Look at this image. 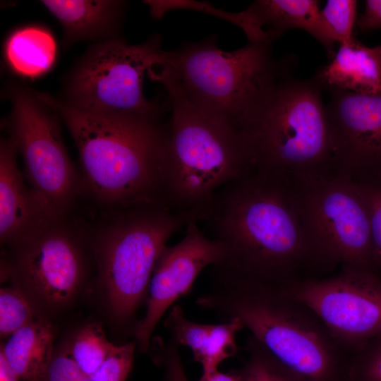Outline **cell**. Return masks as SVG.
I'll list each match as a JSON object with an SVG mask.
<instances>
[{
	"label": "cell",
	"mask_w": 381,
	"mask_h": 381,
	"mask_svg": "<svg viewBox=\"0 0 381 381\" xmlns=\"http://www.w3.org/2000/svg\"><path fill=\"white\" fill-rule=\"evenodd\" d=\"M42 381H91L72 358L68 348L54 354Z\"/></svg>",
	"instance_id": "29"
},
{
	"label": "cell",
	"mask_w": 381,
	"mask_h": 381,
	"mask_svg": "<svg viewBox=\"0 0 381 381\" xmlns=\"http://www.w3.org/2000/svg\"><path fill=\"white\" fill-rule=\"evenodd\" d=\"M326 90L336 174L351 180L381 176V92Z\"/></svg>",
	"instance_id": "13"
},
{
	"label": "cell",
	"mask_w": 381,
	"mask_h": 381,
	"mask_svg": "<svg viewBox=\"0 0 381 381\" xmlns=\"http://www.w3.org/2000/svg\"><path fill=\"white\" fill-rule=\"evenodd\" d=\"M233 24L250 42H274L291 29H301L317 40L327 56L335 54V40L325 25L316 0H256L234 13Z\"/></svg>",
	"instance_id": "15"
},
{
	"label": "cell",
	"mask_w": 381,
	"mask_h": 381,
	"mask_svg": "<svg viewBox=\"0 0 381 381\" xmlns=\"http://www.w3.org/2000/svg\"><path fill=\"white\" fill-rule=\"evenodd\" d=\"M196 303L251 336L303 381H349L352 354L317 314L279 288L212 282Z\"/></svg>",
	"instance_id": "4"
},
{
	"label": "cell",
	"mask_w": 381,
	"mask_h": 381,
	"mask_svg": "<svg viewBox=\"0 0 381 381\" xmlns=\"http://www.w3.org/2000/svg\"><path fill=\"white\" fill-rule=\"evenodd\" d=\"M357 23L363 32L381 29V0L365 1L364 12Z\"/></svg>",
	"instance_id": "30"
},
{
	"label": "cell",
	"mask_w": 381,
	"mask_h": 381,
	"mask_svg": "<svg viewBox=\"0 0 381 381\" xmlns=\"http://www.w3.org/2000/svg\"><path fill=\"white\" fill-rule=\"evenodd\" d=\"M37 95L59 114L75 143L83 195L109 212L166 205L159 171L167 132L162 117L92 113Z\"/></svg>",
	"instance_id": "2"
},
{
	"label": "cell",
	"mask_w": 381,
	"mask_h": 381,
	"mask_svg": "<svg viewBox=\"0 0 381 381\" xmlns=\"http://www.w3.org/2000/svg\"><path fill=\"white\" fill-rule=\"evenodd\" d=\"M279 289L312 309L352 356L381 335V277L374 272L339 270Z\"/></svg>",
	"instance_id": "12"
},
{
	"label": "cell",
	"mask_w": 381,
	"mask_h": 381,
	"mask_svg": "<svg viewBox=\"0 0 381 381\" xmlns=\"http://www.w3.org/2000/svg\"><path fill=\"white\" fill-rule=\"evenodd\" d=\"M356 6L355 0H328L320 10L325 25L339 44H348L354 40Z\"/></svg>",
	"instance_id": "26"
},
{
	"label": "cell",
	"mask_w": 381,
	"mask_h": 381,
	"mask_svg": "<svg viewBox=\"0 0 381 381\" xmlns=\"http://www.w3.org/2000/svg\"><path fill=\"white\" fill-rule=\"evenodd\" d=\"M115 346L108 341L99 324L89 323L78 330L67 348L77 365L90 376Z\"/></svg>",
	"instance_id": "23"
},
{
	"label": "cell",
	"mask_w": 381,
	"mask_h": 381,
	"mask_svg": "<svg viewBox=\"0 0 381 381\" xmlns=\"http://www.w3.org/2000/svg\"><path fill=\"white\" fill-rule=\"evenodd\" d=\"M18 151L8 137L0 143V241L11 245L49 215L42 207L17 164Z\"/></svg>",
	"instance_id": "16"
},
{
	"label": "cell",
	"mask_w": 381,
	"mask_h": 381,
	"mask_svg": "<svg viewBox=\"0 0 381 381\" xmlns=\"http://www.w3.org/2000/svg\"><path fill=\"white\" fill-rule=\"evenodd\" d=\"M311 236L326 276L375 272L368 212L354 182L337 174L300 179Z\"/></svg>",
	"instance_id": "10"
},
{
	"label": "cell",
	"mask_w": 381,
	"mask_h": 381,
	"mask_svg": "<svg viewBox=\"0 0 381 381\" xmlns=\"http://www.w3.org/2000/svg\"><path fill=\"white\" fill-rule=\"evenodd\" d=\"M59 20L63 46L84 41L95 43L119 38L127 2L118 0H43Z\"/></svg>",
	"instance_id": "17"
},
{
	"label": "cell",
	"mask_w": 381,
	"mask_h": 381,
	"mask_svg": "<svg viewBox=\"0 0 381 381\" xmlns=\"http://www.w3.org/2000/svg\"><path fill=\"white\" fill-rule=\"evenodd\" d=\"M349 381H381V335L353 354Z\"/></svg>",
	"instance_id": "27"
},
{
	"label": "cell",
	"mask_w": 381,
	"mask_h": 381,
	"mask_svg": "<svg viewBox=\"0 0 381 381\" xmlns=\"http://www.w3.org/2000/svg\"><path fill=\"white\" fill-rule=\"evenodd\" d=\"M246 350V362L235 370L238 381H303L252 336L247 340Z\"/></svg>",
	"instance_id": "22"
},
{
	"label": "cell",
	"mask_w": 381,
	"mask_h": 381,
	"mask_svg": "<svg viewBox=\"0 0 381 381\" xmlns=\"http://www.w3.org/2000/svg\"><path fill=\"white\" fill-rule=\"evenodd\" d=\"M315 78L322 88L363 94L381 92V45L370 47L356 40L339 48Z\"/></svg>",
	"instance_id": "19"
},
{
	"label": "cell",
	"mask_w": 381,
	"mask_h": 381,
	"mask_svg": "<svg viewBox=\"0 0 381 381\" xmlns=\"http://www.w3.org/2000/svg\"><path fill=\"white\" fill-rule=\"evenodd\" d=\"M34 313L27 297L16 287L0 290V334L4 338L33 321Z\"/></svg>",
	"instance_id": "24"
},
{
	"label": "cell",
	"mask_w": 381,
	"mask_h": 381,
	"mask_svg": "<svg viewBox=\"0 0 381 381\" xmlns=\"http://www.w3.org/2000/svg\"><path fill=\"white\" fill-rule=\"evenodd\" d=\"M164 325L174 344L192 350L195 361L202 365V374L218 370L222 361L236 355V334L244 328L237 318L217 325L193 322L178 305L172 306Z\"/></svg>",
	"instance_id": "18"
},
{
	"label": "cell",
	"mask_w": 381,
	"mask_h": 381,
	"mask_svg": "<svg viewBox=\"0 0 381 381\" xmlns=\"http://www.w3.org/2000/svg\"><path fill=\"white\" fill-rule=\"evenodd\" d=\"M199 381H238L236 370L222 373L219 370L209 374H202Z\"/></svg>",
	"instance_id": "32"
},
{
	"label": "cell",
	"mask_w": 381,
	"mask_h": 381,
	"mask_svg": "<svg viewBox=\"0 0 381 381\" xmlns=\"http://www.w3.org/2000/svg\"><path fill=\"white\" fill-rule=\"evenodd\" d=\"M167 381H187L184 369L181 368H174L169 370L166 373Z\"/></svg>",
	"instance_id": "33"
},
{
	"label": "cell",
	"mask_w": 381,
	"mask_h": 381,
	"mask_svg": "<svg viewBox=\"0 0 381 381\" xmlns=\"http://www.w3.org/2000/svg\"><path fill=\"white\" fill-rule=\"evenodd\" d=\"M352 181L368 210L373 265L378 274L381 270V176Z\"/></svg>",
	"instance_id": "25"
},
{
	"label": "cell",
	"mask_w": 381,
	"mask_h": 381,
	"mask_svg": "<svg viewBox=\"0 0 381 381\" xmlns=\"http://www.w3.org/2000/svg\"><path fill=\"white\" fill-rule=\"evenodd\" d=\"M21 380L7 362L0 351V381H20Z\"/></svg>",
	"instance_id": "31"
},
{
	"label": "cell",
	"mask_w": 381,
	"mask_h": 381,
	"mask_svg": "<svg viewBox=\"0 0 381 381\" xmlns=\"http://www.w3.org/2000/svg\"><path fill=\"white\" fill-rule=\"evenodd\" d=\"M88 244L84 223L70 215L49 217L8 246L6 271L44 302L62 305L84 279Z\"/></svg>",
	"instance_id": "11"
},
{
	"label": "cell",
	"mask_w": 381,
	"mask_h": 381,
	"mask_svg": "<svg viewBox=\"0 0 381 381\" xmlns=\"http://www.w3.org/2000/svg\"><path fill=\"white\" fill-rule=\"evenodd\" d=\"M52 325L38 319L11 334L1 351L11 367L23 381H42L54 356Z\"/></svg>",
	"instance_id": "20"
},
{
	"label": "cell",
	"mask_w": 381,
	"mask_h": 381,
	"mask_svg": "<svg viewBox=\"0 0 381 381\" xmlns=\"http://www.w3.org/2000/svg\"><path fill=\"white\" fill-rule=\"evenodd\" d=\"M289 65L270 85L239 127L253 170L303 179L334 175L322 87L315 77L291 76Z\"/></svg>",
	"instance_id": "5"
},
{
	"label": "cell",
	"mask_w": 381,
	"mask_h": 381,
	"mask_svg": "<svg viewBox=\"0 0 381 381\" xmlns=\"http://www.w3.org/2000/svg\"><path fill=\"white\" fill-rule=\"evenodd\" d=\"M195 213H177L163 204L109 212L95 225L85 224L98 274L111 311L120 322L129 320L147 294L157 261L170 237Z\"/></svg>",
	"instance_id": "6"
},
{
	"label": "cell",
	"mask_w": 381,
	"mask_h": 381,
	"mask_svg": "<svg viewBox=\"0 0 381 381\" xmlns=\"http://www.w3.org/2000/svg\"><path fill=\"white\" fill-rule=\"evenodd\" d=\"M7 93L8 137L23 158L29 187L49 215H70L82 184L62 139L61 117L34 90L12 83Z\"/></svg>",
	"instance_id": "9"
},
{
	"label": "cell",
	"mask_w": 381,
	"mask_h": 381,
	"mask_svg": "<svg viewBox=\"0 0 381 381\" xmlns=\"http://www.w3.org/2000/svg\"><path fill=\"white\" fill-rule=\"evenodd\" d=\"M198 223H188L184 237L176 244L167 246L157 261L145 315L131 329L143 352L149 349L151 335L165 312L190 290L203 269L216 265L223 258L222 245L202 231Z\"/></svg>",
	"instance_id": "14"
},
{
	"label": "cell",
	"mask_w": 381,
	"mask_h": 381,
	"mask_svg": "<svg viewBox=\"0 0 381 381\" xmlns=\"http://www.w3.org/2000/svg\"><path fill=\"white\" fill-rule=\"evenodd\" d=\"M135 344L115 346L101 365L90 375L91 381H125L132 368Z\"/></svg>",
	"instance_id": "28"
},
{
	"label": "cell",
	"mask_w": 381,
	"mask_h": 381,
	"mask_svg": "<svg viewBox=\"0 0 381 381\" xmlns=\"http://www.w3.org/2000/svg\"><path fill=\"white\" fill-rule=\"evenodd\" d=\"M274 42H250L226 52L216 35L164 50L159 65L174 72L187 99L198 109L238 131L270 85L288 64L272 54Z\"/></svg>",
	"instance_id": "7"
},
{
	"label": "cell",
	"mask_w": 381,
	"mask_h": 381,
	"mask_svg": "<svg viewBox=\"0 0 381 381\" xmlns=\"http://www.w3.org/2000/svg\"><path fill=\"white\" fill-rule=\"evenodd\" d=\"M202 222L224 249L212 281L282 288L325 277L298 178L252 170L216 193Z\"/></svg>",
	"instance_id": "1"
},
{
	"label": "cell",
	"mask_w": 381,
	"mask_h": 381,
	"mask_svg": "<svg viewBox=\"0 0 381 381\" xmlns=\"http://www.w3.org/2000/svg\"><path fill=\"white\" fill-rule=\"evenodd\" d=\"M56 43L46 28L30 25L13 31L4 44L8 68L17 75L36 78L47 73L56 57Z\"/></svg>",
	"instance_id": "21"
},
{
	"label": "cell",
	"mask_w": 381,
	"mask_h": 381,
	"mask_svg": "<svg viewBox=\"0 0 381 381\" xmlns=\"http://www.w3.org/2000/svg\"><path fill=\"white\" fill-rule=\"evenodd\" d=\"M147 75L164 87L171 111L159 170L164 202L173 212L205 219L216 193L253 170L244 141L234 127L193 104L169 66H153Z\"/></svg>",
	"instance_id": "3"
},
{
	"label": "cell",
	"mask_w": 381,
	"mask_h": 381,
	"mask_svg": "<svg viewBox=\"0 0 381 381\" xmlns=\"http://www.w3.org/2000/svg\"><path fill=\"white\" fill-rule=\"evenodd\" d=\"M161 44L157 34L138 44L121 37L94 43L66 77L60 99L92 113L162 117L168 102L148 100L143 91L145 73L162 62Z\"/></svg>",
	"instance_id": "8"
}]
</instances>
